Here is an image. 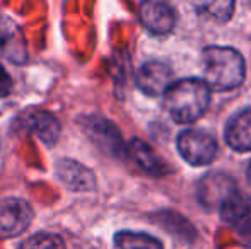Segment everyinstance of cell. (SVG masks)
<instances>
[{"mask_svg":"<svg viewBox=\"0 0 251 249\" xmlns=\"http://www.w3.org/2000/svg\"><path fill=\"white\" fill-rule=\"evenodd\" d=\"M19 249H65L62 237L50 232H40L31 236L19 246Z\"/></svg>","mask_w":251,"mask_h":249,"instance_id":"e0dca14e","label":"cell"},{"mask_svg":"<svg viewBox=\"0 0 251 249\" xmlns=\"http://www.w3.org/2000/svg\"><path fill=\"white\" fill-rule=\"evenodd\" d=\"M10 87H12V80L7 75L5 70L0 67V97L7 96V94L10 92Z\"/></svg>","mask_w":251,"mask_h":249,"instance_id":"ac0fdd59","label":"cell"},{"mask_svg":"<svg viewBox=\"0 0 251 249\" xmlns=\"http://www.w3.org/2000/svg\"><path fill=\"white\" fill-rule=\"evenodd\" d=\"M234 2H205L197 3V12L208 19L219 21V23H226L231 19L232 12H234Z\"/></svg>","mask_w":251,"mask_h":249,"instance_id":"2e32d148","label":"cell"},{"mask_svg":"<svg viewBox=\"0 0 251 249\" xmlns=\"http://www.w3.org/2000/svg\"><path fill=\"white\" fill-rule=\"evenodd\" d=\"M26 126L36 133L45 143H55L60 136V123L48 111H31L27 113Z\"/></svg>","mask_w":251,"mask_h":249,"instance_id":"5bb4252c","label":"cell"},{"mask_svg":"<svg viewBox=\"0 0 251 249\" xmlns=\"http://www.w3.org/2000/svg\"><path fill=\"white\" fill-rule=\"evenodd\" d=\"M56 173L67 186L75 189V191H89L96 186L93 173L74 160H60L56 166Z\"/></svg>","mask_w":251,"mask_h":249,"instance_id":"8fae6325","label":"cell"},{"mask_svg":"<svg viewBox=\"0 0 251 249\" xmlns=\"http://www.w3.org/2000/svg\"><path fill=\"white\" fill-rule=\"evenodd\" d=\"M236 181L231 176L222 173H212L207 174L199 183V191L197 198L205 208H219L226 202L229 195L236 191Z\"/></svg>","mask_w":251,"mask_h":249,"instance_id":"8992f818","label":"cell"},{"mask_svg":"<svg viewBox=\"0 0 251 249\" xmlns=\"http://www.w3.org/2000/svg\"><path fill=\"white\" fill-rule=\"evenodd\" d=\"M140 21L146 29L152 34H168L173 31L176 23L175 10L164 2H149L140 3Z\"/></svg>","mask_w":251,"mask_h":249,"instance_id":"ba28073f","label":"cell"},{"mask_svg":"<svg viewBox=\"0 0 251 249\" xmlns=\"http://www.w3.org/2000/svg\"><path fill=\"white\" fill-rule=\"evenodd\" d=\"M86 130L89 136L98 143L106 152L118 154L122 152V138H120L118 130L115 128L109 121L100 120V118H93L86 123Z\"/></svg>","mask_w":251,"mask_h":249,"instance_id":"7c38bea8","label":"cell"},{"mask_svg":"<svg viewBox=\"0 0 251 249\" xmlns=\"http://www.w3.org/2000/svg\"><path fill=\"white\" fill-rule=\"evenodd\" d=\"M221 217L239 234H251V196L236 189L219 206Z\"/></svg>","mask_w":251,"mask_h":249,"instance_id":"5b68a950","label":"cell"},{"mask_svg":"<svg viewBox=\"0 0 251 249\" xmlns=\"http://www.w3.org/2000/svg\"><path fill=\"white\" fill-rule=\"evenodd\" d=\"M248 181H250V184H251V162H250V166H248Z\"/></svg>","mask_w":251,"mask_h":249,"instance_id":"d6986e66","label":"cell"},{"mask_svg":"<svg viewBox=\"0 0 251 249\" xmlns=\"http://www.w3.org/2000/svg\"><path fill=\"white\" fill-rule=\"evenodd\" d=\"M128 154L147 174H152V176H164V174L169 173V167L155 156L154 150H152L147 143H144L142 140L133 138L132 142L128 143Z\"/></svg>","mask_w":251,"mask_h":249,"instance_id":"4fadbf2b","label":"cell"},{"mask_svg":"<svg viewBox=\"0 0 251 249\" xmlns=\"http://www.w3.org/2000/svg\"><path fill=\"white\" fill-rule=\"evenodd\" d=\"M210 104V89L201 79L190 77L175 82L164 94V108L179 125L195 123Z\"/></svg>","mask_w":251,"mask_h":249,"instance_id":"6da1fadb","label":"cell"},{"mask_svg":"<svg viewBox=\"0 0 251 249\" xmlns=\"http://www.w3.org/2000/svg\"><path fill=\"white\" fill-rule=\"evenodd\" d=\"M205 80L210 91L226 92L239 87L245 80V58L229 46H207L203 50Z\"/></svg>","mask_w":251,"mask_h":249,"instance_id":"7a4b0ae2","label":"cell"},{"mask_svg":"<svg viewBox=\"0 0 251 249\" xmlns=\"http://www.w3.org/2000/svg\"><path fill=\"white\" fill-rule=\"evenodd\" d=\"M173 86V72L162 62H147L137 72V87L147 96H161Z\"/></svg>","mask_w":251,"mask_h":249,"instance_id":"52a82bcc","label":"cell"},{"mask_svg":"<svg viewBox=\"0 0 251 249\" xmlns=\"http://www.w3.org/2000/svg\"><path fill=\"white\" fill-rule=\"evenodd\" d=\"M226 143L236 152L251 150V108L236 113L226 125Z\"/></svg>","mask_w":251,"mask_h":249,"instance_id":"9c48e42d","label":"cell"},{"mask_svg":"<svg viewBox=\"0 0 251 249\" xmlns=\"http://www.w3.org/2000/svg\"><path fill=\"white\" fill-rule=\"evenodd\" d=\"M0 51L3 57L14 63H23L27 58L26 43L19 26L9 19L0 21Z\"/></svg>","mask_w":251,"mask_h":249,"instance_id":"30bf717a","label":"cell"},{"mask_svg":"<svg viewBox=\"0 0 251 249\" xmlns=\"http://www.w3.org/2000/svg\"><path fill=\"white\" fill-rule=\"evenodd\" d=\"M176 147L183 159L192 166H208L217 156V142L205 130H185L178 135Z\"/></svg>","mask_w":251,"mask_h":249,"instance_id":"3957f363","label":"cell"},{"mask_svg":"<svg viewBox=\"0 0 251 249\" xmlns=\"http://www.w3.org/2000/svg\"><path fill=\"white\" fill-rule=\"evenodd\" d=\"M33 219L29 203L21 198H5L0 202V237L19 236L27 229Z\"/></svg>","mask_w":251,"mask_h":249,"instance_id":"277c9868","label":"cell"},{"mask_svg":"<svg viewBox=\"0 0 251 249\" xmlns=\"http://www.w3.org/2000/svg\"><path fill=\"white\" fill-rule=\"evenodd\" d=\"M115 244L118 249H162V244L154 236L146 232L122 230L115 236Z\"/></svg>","mask_w":251,"mask_h":249,"instance_id":"9a60e30c","label":"cell"}]
</instances>
